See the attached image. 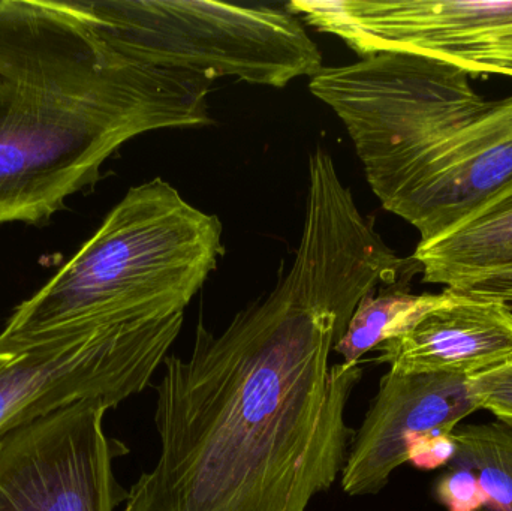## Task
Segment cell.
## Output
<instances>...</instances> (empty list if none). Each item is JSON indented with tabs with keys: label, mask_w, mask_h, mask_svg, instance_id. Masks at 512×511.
Wrapping results in <instances>:
<instances>
[{
	"label": "cell",
	"mask_w": 512,
	"mask_h": 511,
	"mask_svg": "<svg viewBox=\"0 0 512 511\" xmlns=\"http://www.w3.org/2000/svg\"><path fill=\"white\" fill-rule=\"evenodd\" d=\"M421 272L367 221L333 158L309 159L289 272L221 335L201 320L156 387L159 456L122 511H306L342 474L360 363L330 365L358 303Z\"/></svg>",
	"instance_id": "6da1fadb"
},
{
	"label": "cell",
	"mask_w": 512,
	"mask_h": 511,
	"mask_svg": "<svg viewBox=\"0 0 512 511\" xmlns=\"http://www.w3.org/2000/svg\"><path fill=\"white\" fill-rule=\"evenodd\" d=\"M210 84L126 56L99 0H0V224H44L138 135L209 125Z\"/></svg>",
	"instance_id": "7a4b0ae2"
},
{
	"label": "cell",
	"mask_w": 512,
	"mask_h": 511,
	"mask_svg": "<svg viewBox=\"0 0 512 511\" xmlns=\"http://www.w3.org/2000/svg\"><path fill=\"white\" fill-rule=\"evenodd\" d=\"M471 74L417 54L322 66L310 92L337 114L382 207L420 243L456 227L512 180V95L484 99Z\"/></svg>",
	"instance_id": "3957f363"
},
{
	"label": "cell",
	"mask_w": 512,
	"mask_h": 511,
	"mask_svg": "<svg viewBox=\"0 0 512 511\" xmlns=\"http://www.w3.org/2000/svg\"><path fill=\"white\" fill-rule=\"evenodd\" d=\"M224 254L218 216L162 179L134 186L96 233L6 321L8 332L96 321L170 350Z\"/></svg>",
	"instance_id": "277c9868"
},
{
	"label": "cell",
	"mask_w": 512,
	"mask_h": 511,
	"mask_svg": "<svg viewBox=\"0 0 512 511\" xmlns=\"http://www.w3.org/2000/svg\"><path fill=\"white\" fill-rule=\"evenodd\" d=\"M105 29L131 59L215 80L283 87L322 68L288 9L200 0H99Z\"/></svg>",
	"instance_id": "5b68a950"
},
{
	"label": "cell",
	"mask_w": 512,
	"mask_h": 511,
	"mask_svg": "<svg viewBox=\"0 0 512 511\" xmlns=\"http://www.w3.org/2000/svg\"><path fill=\"white\" fill-rule=\"evenodd\" d=\"M170 354L96 321L0 333V438L80 401L116 408L149 386Z\"/></svg>",
	"instance_id": "8992f818"
},
{
	"label": "cell",
	"mask_w": 512,
	"mask_h": 511,
	"mask_svg": "<svg viewBox=\"0 0 512 511\" xmlns=\"http://www.w3.org/2000/svg\"><path fill=\"white\" fill-rule=\"evenodd\" d=\"M291 14L363 57L417 54L512 77V0H292Z\"/></svg>",
	"instance_id": "52a82bcc"
},
{
	"label": "cell",
	"mask_w": 512,
	"mask_h": 511,
	"mask_svg": "<svg viewBox=\"0 0 512 511\" xmlns=\"http://www.w3.org/2000/svg\"><path fill=\"white\" fill-rule=\"evenodd\" d=\"M104 401L75 402L0 438V511H116L125 444L105 434Z\"/></svg>",
	"instance_id": "ba28073f"
},
{
	"label": "cell",
	"mask_w": 512,
	"mask_h": 511,
	"mask_svg": "<svg viewBox=\"0 0 512 511\" xmlns=\"http://www.w3.org/2000/svg\"><path fill=\"white\" fill-rule=\"evenodd\" d=\"M477 410L468 378L388 371L352 438L343 491L351 497L378 494L406 462L420 467L448 462L450 435Z\"/></svg>",
	"instance_id": "9c48e42d"
},
{
	"label": "cell",
	"mask_w": 512,
	"mask_h": 511,
	"mask_svg": "<svg viewBox=\"0 0 512 511\" xmlns=\"http://www.w3.org/2000/svg\"><path fill=\"white\" fill-rule=\"evenodd\" d=\"M376 350L397 374L472 378L512 362V309L445 288L438 305Z\"/></svg>",
	"instance_id": "30bf717a"
},
{
	"label": "cell",
	"mask_w": 512,
	"mask_h": 511,
	"mask_svg": "<svg viewBox=\"0 0 512 511\" xmlns=\"http://www.w3.org/2000/svg\"><path fill=\"white\" fill-rule=\"evenodd\" d=\"M426 284L462 290L512 269V180L462 222L415 249Z\"/></svg>",
	"instance_id": "8fae6325"
},
{
	"label": "cell",
	"mask_w": 512,
	"mask_h": 511,
	"mask_svg": "<svg viewBox=\"0 0 512 511\" xmlns=\"http://www.w3.org/2000/svg\"><path fill=\"white\" fill-rule=\"evenodd\" d=\"M451 476L469 488L442 486L439 491L465 495L462 511L486 506L512 511V425L504 422L459 426L450 435Z\"/></svg>",
	"instance_id": "7c38bea8"
},
{
	"label": "cell",
	"mask_w": 512,
	"mask_h": 511,
	"mask_svg": "<svg viewBox=\"0 0 512 511\" xmlns=\"http://www.w3.org/2000/svg\"><path fill=\"white\" fill-rule=\"evenodd\" d=\"M442 297L444 293L415 296L400 284L367 294L358 303L342 338L334 345V353L342 356L343 363L357 365L364 354L408 330L424 312L438 305Z\"/></svg>",
	"instance_id": "4fadbf2b"
},
{
	"label": "cell",
	"mask_w": 512,
	"mask_h": 511,
	"mask_svg": "<svg viewBox=\"0 0 512 511\" xmlns=\"http://www.w3.org/2000/svg\"><path fill=\"white\" fill-rule=\"evenodd\" d=\"M480 410L495 414L499 422L512 425V362L469 380Z\"/></svg>",
	"instance_id": "5bb4252c"
},
{
	"label": "cell",
	"mask_w": 512,
	"mask_h": 511,
	"mask_svg": "<svg viewBox=\"0 0 512 511\" xmlns=\"http://www.w3.org/2000/svg\"><path fill=\"white\" fill-rule=\"evenodd\" d=\"M457 293L480 297V299L496 300V302L505 303L512 309V269L478 279L468 287L457 290Z\"/></svg>",
	"instance_id": "9a60e30c"
}]
</instances>
